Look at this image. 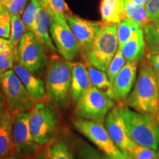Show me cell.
<instances>
[{
	"instance_id": "f6af8a7d",
	"label": "cell",
	"mask_w": 159,
	"mask_h": 159,
	"mask_svg": "<svg viewBox=\"0 0 159 159\" xmlns=\"http://www.w3.org/2000/svg\"><path fill=\"white\" fill-rule=\"evenodd\" d=\"M154 159H159V157H158V156H156V158H155Z\"/></svg>"
},
{
	"instance_id": "9c48e42d",
	"label": "cell",
	"mask_w": 159,
	"mask_h": 159,
	"mask_svg": "<svg viewBox=\"0 0 159 159\" xmlns=\"http://www.w3.org/2000/svg\"><path fill=\"white\" fill-rule=\"evenodd\" d=\"M71 125L80 134L92 142L99 150L111 159H128L111 139L102 123L75 118Z\"/></svg>"
},
{
	"instance_id": "7c38bea8",
	"label": "cell",
	"mask_w": 159,
	"mask_h": 159,
	"mask_svg": "<svg viewBox=\"0 0 159 159\" xmlns=\"http://www.w3.org/2000/svg\"><path fill=\"white\" fill-rule=\"evenodd\" d=\"M50 34L61 56L72 62L80 54L76 38L69 27L66 20L52 19Z\"/></svg>"
},
{
	"instance_id": "ffe728a7",
	"label": "cell",
	"mask_w": 159,
	"mask_h": 159,
	"mask_svg": "<svg viewBox=\"0 0 159 159\" xmlns=\"http://www.w3.org/2000/svg\"><path fill=\"white\" fill-rule=\"evenodd\" d=\"M99 9L104 27L117 25L125 19V0H101Z\"/></svg>"
},
{
	"instance_id": "6da1fadb",
	"label": "cell",
	"mask_w": 159,
	"mask_h": 159,
	"mask_svg": "<svg viewBox=\"0 0 159 159\" xmlns=\"http://www.w3.org/2000/svg\"><path fill=\"white\" fill-rule=\"evenodd\" d=\"M124 104L152 118L159 125V91L157 75L148 60L141 61L138 76Z\"/></svg>"
},
{
	"instance_id": "8d00e7d4",
	"label": "cell",
	"mask_w": 159,
	"mask_h": 159,
	"mask_svg": "<svg viewBox=\"0 0 159 159\" xmlns=\"http://www.w3.org/2000/svg\"><path fill=\"white\" fill-rule=\"evenodd\" d=\"M33 159H49L47 147L44 148L40 149Z\"/></svg>"
},
{
	"instance_id": "ba28073f",
	"label": "cell",
	"mask_w": 159,
	"mask_h": 159,
	"mask_svg": "<svg viewBox=\"0 0 159 159\" xmlns=\"http://www.w3.org/2000/svg\"><path fill=\"white\" fill-rule=\"evenodd\" d=\"M48 60L44 52V47L33 32L27 30L20 41L17 48L18 62L40 77L46 73Z\"/></svg>"
},
{
	"instance_id": "1f68e13d",
	"label": "cell",
	"mask_w": 159,
	"mask_h": 159,
	"mask_svg": "<svg viewBox=\"0 0 159 159\" xmlns=\"http://www.w3.org/2000/svg\"><path fill=\"white\" fill-rule=\"evenodd\" d=\"M11 28V16L8 9L0 13V37L10 39Z\"/></svg>"
},
{
	"instance_id": "f35d334b",
	"label": "cell",
	"mask_w": 159,
	"mask_h": 159,
	"mask_svg": "<svg viewBox=\"0 0 159 159\" xmlns=\"http://www.w3.org/2000/svg\"><path fill=\"white\" fill-rule=\"evenodd\" d=\"M125 2H131L136 4V5H146L147 3H148L150 0H125Z\"/></svg>"
},
{
	"instance_id": "5bb4252c",
	"label": "cell",
	"mask_w": 159,
	"mask_h": 159,
	"mask_svg": "<svg viewBox=\"0 0 159 159\" xmlns=\"http://www.w3.org/2000/svg\"><path fill=\"white\" fill-rule=\"evenodd\" d=\"M138 61H126L113 82L117 103H125L134 88L138 73Z\"/></svg>"
},
{
	"instance_id": "52a82bcc",
	"label": "cell",
	"mask_w": 159,
	"mask_h": 159,
	"mask_svg": "<svg viewBox=\"0 0 159 159\" xmlns=\"http://www.w3.org/2000/svg\"><path fill=\"white\" fill-rule=\"evenodd\" d=\"M116 102L114 99L92 85L77 101L75 105L74 114L76 118L103 124Z\"/></svg>"
},
{
	"instance_id": "3957f363",
	"label": "cell",
	"mask_w": 159,
	"mask_h": 159,
	"mask_svg": "<svg viewBox=\"0 0 159 159\" xmlns=\"http://www.w3.org/2000/svg\"><path fill=\"white\" fill-rule=\"evenodd\" d=\"M122 116L128 134L133 142L157 150L159 147V125L146 115L122 105Z\"/></svg>"
},
{
	"instance_id": "5b68a950",
	"label": "cell",
	"mask_w": 159,
	"mask_h": 159,
	"mask_svg": "<svg viewBox=\"0 0 159 159\" xmlns=\"http://www.w3.org/2000/svg\"><path fill=\"white\" fill-rule=\"evenodd\" d=\"M0 89L7 109L14 114L28 112L37 103L13 69L0 73Z\"/></svg>"
},
{
	"instance_id": "44dd1931",
	"label": "cell",
	"mask_w": 159,
	"mask_h": 159,
	"mask_svg": "<svg viewBox=\"0 0 159 159\" xmlns=\"http://www.w3.org/2000/svg\"><path fill=\"white\" fill-rule=\"evenodd\" d=\"M86 65L91 85L104 92L116 102V97L113 89V85L109 80L108 75L105 74V71L99 70L92 65Z\"/></svg>"
},
{
	"instance_id": "d590c367",
	"label": "cell",
	"mask_w": 159,
	"mask_h": 159,
	"mask_svg": "<svg viewBox=\"0 0 159 159\" xmlns=\"http://www.w3.org/2000/svg\"><path fill=\"white\" fill-rule=\"evenodd\" d=\"M6 108H7V106H6L5 97H4L2 92L0 89V124H1L2 119L4 112H5Z\"/></svg>"
},
{
	"instance_id": "484cf974",
	"label": "cell",
	"mask_w": 159,
	"mask_h": 159,
	"mask_svg": "<svg viewBox=\"0 0 159 159\" xmlns=\"http://www.w3.org/2000/svg\"><path fill=\"white\" fill-rule=\"evenodd\" d=\"M77 159H105V155L83 140H78L75 146Z\"/></svg>"
},
{
	"instance_id": "e0dca14e",
	"label": "cell",
	"mask_w": 159,
	"mask_h": 159,
	"mask_svg": "<svg viewBox=\"0 0 159 159\" xmlns=\"http://www.w3.org/2000/svg\"><path fill=\"white\" fill-rule=\"evenodd\" d=\"M92 85L89 78L86 65L82 62L73 63L69 89L71 105L75 107L81 96Z\"/></svg>"
},
{
	"instance_id": "2e32d148",
	"label": "cell",
	"mask_w": 159,
	"mask_h": 159,
	"mask_svg": "<svg viewBox=\"0 0 159 159\" xmlns=\"http://www.w3.org/2000/svg\"><path fill=\"white\" fill-rule=\"evenodd\" d=\"M52 18L49 15L48 11L46 8L41 0L39 11H38L36 17L33 23L31 31L34 33L38 39L51 52L56 53V47L53 44L50 35V26Z\"/></svg>"
},
{
	"instance_id": "d6986e66",
	"label": "cell",
	"mask_w": 159,
	"mask_h": 159,
	"mask_svg": "<svg viewBox=\"0 0 159 159\" xmlns=\"http://www.w3.org/2000/svg\"><path fill=\"white\" fill-rule=\"evenodd\" d=\"M146 47L144 30L141 27L120 49H122L126 61H134L141 62L144 58Z\"/></svg>"
},
{
	"instance_id": "603a6c76",
	"label": "cell",
	"mask_w": 159,
	"mask_h": 159,
	"mask_svg": "<svg viewBox=\"0 0 159 159\" xmlns=\"http://www.w3.org/2000/svg\"><path fill=\"white\" fill-rule=\"evenodd\" d=\"M125 19L134 20L142 28L151 22L145 5L125 1Z\"/></svg>"
},
{
	"instance_id": "7bdbcfd3",
	"label": "cell",
	"mask_w": 159,
	"mask_h": 159,
	"mask_svg": "<svg viewBox=\"0 0 159 159\" xmlns=\"http://www.w3.org/2000/svg\"><path fill=\"white\" fill-rule=\"evenodd\" d=\"M105 159H111V158H109L108 156H107L106 155H105Z\"/></svg>"
},
{
	"instance_id": "d6a6232c",
	"label": "cell",
	"mask_w": 159,
	"mask_h": 159,
	"mask_svg": "<svg viewBox=\"0 0 159 159\" xmlns=\"http://www.w3.org/2000/svg\"><path fill=\"white\" fill-rule=\"evenodd\" d=\"M145 7L151 22L159 21V0H150Z\"/></svg>"
},
{
	"instance_id": "7a4b0ae2",
	"label": "cell",
	"mask_w": 159,
	"mask_h": 159,
	"mask_svg": "<svg viewBox=\"0 0 159 159\" xmlns=\"http://www.w3.org/2000/svg\"><path fill=\"white\" fill-rule=\"evenodd\" d=\"M72 62L56 55L49 60L45 73L46 102L58 109L68 108L71 103L70 93Z\"/></svg>"
},
{
	"instance_id": "8992f818",
	"label": "cell",
	"mask_w": 159,
	"mask_h": 159,
	"mask_svg": "<svg viewBox=\"0 0 159 159\" xmlns=\"http://www.w3.org/2000/svg\"><path fill=\"white\" fill-rule=\"evenodd\" d=\"M117 25L103 27L91 45L84 61L102 71H106L118 49Z\"/></svg>"
},
{
	"instance_id": "d4e9b609",
	"label": "cell",
	"mask_w": 159,
	"mask_h": 159,
	"mask_svg": "<svg viewBox=\"0 0 159 159\" xmlns=\"http://www.w3.org/2000/svg\"><path fill=\"white\" fill-rule=\"evenodd\" d=\"M143 30L149 52H159V21L149 23Z\"/></svg>"
},
{
	"instance_id": "4fadbf2b",
	"label": "cell",
	"mask_w": 159,
	"mask_h": 159,
	"mask_svg": "<svg viewBox=\"0 0 159 159\" xmlns=\"http://www.w3.org/2000/svg\"><path fill=\"white\" fill-rule=\"evenodd\" d=\"M123 105L124 103H118L109 111L105 125L113 142L126 156L134 142L131 140L125 128L122 116Z\"/></svg>"
},
{
	"instance_id": "836d02e7",
	"label": "cell",
	"mask_w": 159,
	"mask_h": 159,
	"mask_svg": "<svg viewBox=\"0 0 159 159\" xmlns=\"http://www.w3.org/2000/svg\"><path fill=\"white\" fill-rule=\"evenodd\" d=\"M27 0H12L8 7L10 14H17L21 16L23 13L27 5Z\"/></svg>"
},
{
	"instance_id": "74e56055",
	"label": "cell",
	"mask_w": 159,
	"mask_h": 159,
	"mask_svg": "<svg viewBox=\"0 0 159 159\" xmlns=\"http://www.w3.org/2000/svg\"><path fill=\"white\" fill-rule=\"evenodd\" d=\"M3 159H25V158L21 154L14 152H13L11 155H10V156L6 157V158H3Z\"/></svg>"
},
{
	"instance_id": "f1b7e54d",
	"label": "cell",
	"mask_w": 159,
	"mask_h": 159,
	"mask_svg": "<svg viewBox=\"0 0 159 159\" xmlns=\"http://www.w3.org/2000/svg\"><path fill=\"white\" fill-rule=\"evenodd\" d=\"M40 4L41 0H29L26 5L25 11L21 14V19L24 24L30 31L36 17Z\"/></svg>"
},
{
	"instance_id": "cb8c5ba5",
	"label": "cell",
	"mask_w": 159,
	"mask_h": 159,
	"mask_svg": "<svg viewBox=\"0 0 159 159\" xmlns=\"http://www.w3.org/2000/svg\"><path fill=\"white\" fill-rule=\"evenodd\" d=\"M141 26L134 20L125 19L117 24V39L119 48H122L131 37L136 33Z\"/></svg>"
},
{
	"instance_id": "277c9868",
	"label": "cell",
	"mask_w": 159,
	"mask_h": 159,
	"mask_svg": "<svg viewBox=\"0 0 159 159\" xmlns=\"http://www.w3.org/2000/svg\"><path fill=\"white\" fill-rule=\"evenodd\" d=\"M60 121L58 108L48 102H37L30 111L32 136L40 146L47 145L55 138Z\"/></svg>"
},
{
	"instance_id": "4dcf8cb0",
	"label": "cell",
	"mask_w": 159,
	"mask_h": 159,
	"mask_svg": "<svg viewBox=\"0 0 159 159\" xmlns=\"http://www.w3.org/2000/svg\"><path fill=\"white\" fill-rule=\"evenodd\" d=\"M125 63H126V60H125L124 55H123L122 49L118 47L116 54H115L114 58L112 59V61H111L110 65H109L108 68L106 71L109 80L111 81V83L112 84L115 77H116V75L119 72V71L124 66Z\"/></svg>"
},
{
	"instance_id": "4316f807",
	"label": "cell",
	"mask_w": 159,
	"mask_h": 159,
	"mask_svg": "<svg viewBox=\"0 0 159 159\" xmlns=\"http://www.w3.org/2000/svg\"><path fill=\"white\" fill-rule=\"evenodd\" d=\"M11 28L10 41L14 48L17 49L19 42L25 35L26 30V26L24 24L22 19H21L19 15L11 14Z\"/></svg>"
},
{
	"instance_id": "83f0119b",
	"label": "cell",
	"mask_w": 159,
	"mask_h": 159,
	"mask_svg": "<svg viewBox=\"0 0 159 159\" xmlns=\"http://www.w3.org/2000/svg\"><path fill=\"white\" fill-rule=\"evenodd\" d=\"M43 5L48 11L52 19L57 20L66 19V5L64 0H41Z\"/></svg>"
},
{
	"instance_id": "ac0fdd59",
	"label": "cell",
	"mask_w": 159,
	"mask_h": 159,
	"mask_svg": "<svg viewBox=\"0 0 159 159\" xmlns=\"http://www.w3.org/2000/svg\"><path fill=\"white\" fill-rule=\"evenodd\" d=\"M15 116L7 108H5L0 124V159L14 152L13 128Z\"/></svg>"
},
{
	"instance_id": "9a60e30c",
	"label": "cell",
	"mask_w": 159,
	"mask_h": 159,
	"mask_svg": "<svg viewBox=\"0 0 159 159\" xmlns=\"http://www.w3.org/2000/svg\"><path fill=\"white\" fill-rule=\"evenodd\" d=\"M13 69L36 102H44L46 100L44 81L18 62L14 63Z\"/></svg>"
},
{
	"instance_id": "f546056e",
	"label": "cell",
	"mask_w": 159,
	"mask_h": 159,
	"mask_svg": "<svg viewBox=\"0 0 159 159\" xmlns=\"http://www.w3.org/2000/svg\"><path fill=\"white\" fill-rule=\"evenodd\" d=\"M156 156V150L135 142L126 155L128 159H154Z\"/></svg>"
},
{
	"instance_id": "30bf717a",
	"label": "cell",
	"mask_w": 159,
	"mask_h": 159,
	"mask_svg": "<svg viewBox=\"0 0 159 159\" xmlns=\"http://www.w3.org/2000/svg\"><path fill=\"white\" fill-rule=\"evenodd\" d=\"M13 138L14 152L25 159H33L40 150V145L32 136L30 128V111L16 114L13 121Z\"/></svg>"
},
{
	"instance_id": "8fae6325",
	"label": "cell",
	"mask_w": 159,
	"mask_h": 159,
	"mask_svg": "<svg viewBox=\"0 0 159 159\" xmlns=\"http://www.w3.org/2000/svg\"><path fill=\"white\" fill-rule=\"evenodd\" d=\"M65 16L78 43L80 54L84 60L97 35L104 26L101 21H89L71 13H66Z\"/></svg>"
},
{
	"instance_id": "60d3db41",
	"label": "cell",
	"mask_w": 159,
	"mask_h": 159,
	"mask_svg": "<svg viewBox=\"0 0 159 159\" xmlns=\"http://www.w3.org/2000/svg\"><path fill=\"white\" fill-rule=\"evenodd\" d=\"M6 10H7V8L5 7V5H3L2 3L1 0H0V13H1V12H2V11H6Z\"/></svg>"
},
{
	"instance_id": "ab89813d",
	"label": "cell",
	"mask_w": 159,
	"mask_h": 159,
	"mask_svg": "<svg viewBox=\"0 0 159 159\" xmlns=\"http://www.w3.org/2000/svg\"><path fill=\"white\" fill-rule=\"evenodd\" d=\"M1 2H2V3L6 7H7V8H8L9 5H11L12 0H1Z\"/></svg>"
},
{
	"instance_id": "ee69618b",
	"label": "cell",
	"mask_w": 159,
	"mask_h": 159,
	"mask_svg": "<svg viewBox=\"0 0 159 159\" xmlns=\"http://www.w3.org/2000/svg\"><path fill=\"white\" fill-rule=\"evenodd\" d=\"M157 156L159 157V147H158V152H157Z\"/></svg>"
},
{
	"instance_id": "b9f144b4",
	"label": "cell",
	"mask_w": 159,
	"mask_h": 159,
	"mask_svg": "<svg viewBox=\"0 0 159 159\" xmlns=\"http://www.w3.org/2000/svg\"><path fill=\"white\" fill-rule=\"evenodd\" d=\"M157 80H158V91H159V76L157 77Z\"/></svg>"
},
{
	"instance_id": "7402d4cb",
	"label": "cell",
	"mask_w": 159,
	"mask_h": 159,
	"mask_svg": "<svg viewBox=\"0 0 159 159\" xmlns=\"http://www.w3.org/2000/svg\"><path fill=\"white\" fill-rule=\"evenodd\" d=\"M49 159H75L74 151L66 140L55 137L47 146Z\"/></svg>"
},
{
	"instance_id": "e575fe53",
	"label": "cell",
	"mask_w": 159,
	"mask_h": 159,
	"mask_svg": "<svg viewBox=\"0 0 159 159\" xmlns=\"http://www.w3.org/2000/svg\"><path fill=\"white\" fill-rule=\"evenodd\" d=\"M146 59L150 63L157 77L159 76V52L151 53L149 52L147 55Z\"/></svg>"
}]
</instances>
